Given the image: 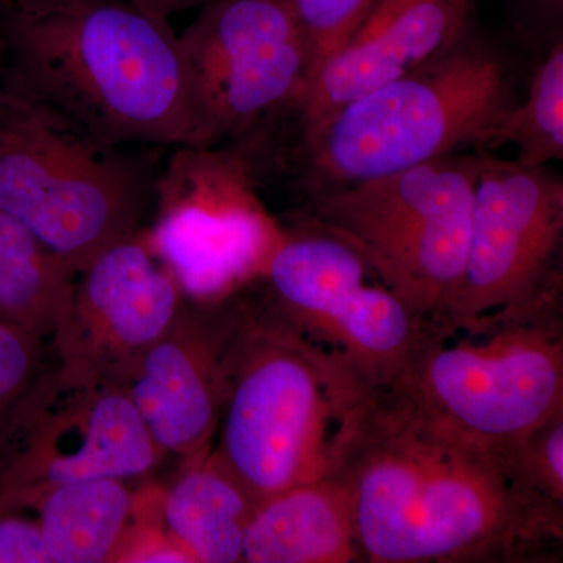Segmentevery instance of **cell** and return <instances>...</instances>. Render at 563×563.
I'll return each instance as SVG.
<instances>
[{"label": "cell", "instance_id": "12", "mask_svg": "<svg viewBox=\"0 0 563 563\" xmlns=\"http://www.w3.org/2000/svg\"><path fill=\"white\" fill-rule=\"evenodd\" d=\"M20 442L0 472V512L57 485L143 476L161 450L124 385L63 363L13 407Z\"/></svg>", "mask_w": 563, "mask_h": 563}, {"label": "cell", "instance_id": "27", "mask_svg": "<svg viewBox=\"0 0 563 563\" xmlns=\"http://www.w3.org/2000/svg\"><path fill=\"white\" fill-rule=\"evenodd\" d=\"M62 2L63 0H0V5L5 14H32Z\"/></svg>", "mask_w": 563, "mask_h": 563}, {"label": "cell", "instance_id": "24", "mask_svg": "<svg viewBox=\"0 0 563 563\" xmlns=\"http://www.w3.org/2000/svg\"><path fill=\"white\" fill-rule=\"evenodd\" d=\"M0 563H52L40 523L0 512Z\"/></svg>", "mask_w": 563, "mask_h": 563}, {"label": "cell", "instance_id": "7", "mask_svg": "<svg viewBox=\"0 0 563 563\" xmlns=\"http://www.w3.org/2000/svg\"><path fill=\"white\" fill-rule=\"evenodd\" d=\"M261 165L247 141L174 147L154 184L157 220L144 235L184 298L210 306L263 280L287 232L258 195Z\"/></svg>", "mask_w": 563, "mask_h": 563}, {"label": "cell", "instance_id": "21", "mask_svg": "<svg viewBox=\"0 0 563 563\" xmlns=\"http://www.w3.org/2000/svg\"><path fill=\"white\" fill-rule=\"evenodd\" d=\"M374 2L376 0H288L309 49L307 80L350 40Z\"/></svg>", "mask_w": 563, "mask_h": 563}, {"label": "cell", "instance_id": "13", "mask_svg": "<svg viewBox=\"0 0 563 563\" xmlns=\"http://www.w3.org/2000/svg\"><path fill=\"white\" fill-rule=\"evenodd\" d=\"M181 298L143 231L110 244L77 274L55 325L63 362L121 383L169 331Z\"/></svg>", "mask_w": 563, "mask_h": 563}, {"label": "cell", "instance_id": "8", "mask_svg": "<svg viewBox=\"0 0 563 563\" xmlns=\"http://www.w3.org/2000/svg\"><path fill=\"white\" fill-rule=\"evenodd\" d=\"M479 152L472 231L442 333H477L559 307L563 180L547 166Z\"/></svg>", "mask_w": 563, "mask_h": 563}, {"label": "cell", "instance_id": "23", "mask_svg": "<svg viewBox=\"0 0 563 563\" xmlns=\"http://www.w3.org/2000/svg\"><path fill=\"white\" fill-rule=\"evenodd\" d=\"M518 454L532 483L563 504V410L529 433Z\"/></svg>", "mask_w": 563, "mask_h": 563}, {"label": "cell", "instance_id": "5", "mask_svg": "<svg viewBox=\"0 0 563 563\" xmlns=\"http://www.w3.org/2000/svg\"><path fill=\"white\" fill-rule=\"evenodd\" d=\"M146 176L60 111L0 84V211L79 274L141 231Z\"/></svg>", "mask_w": 563, "mask_h": 563}, {"label": "cell", "instance_id": "3", "mask_svg": "<svg viewBox=\"0 0 563 563\" xmlns=\"http://www.w3.org/2000/svg\"><path fill=\"white\" fill-rule=\"evenodd\" d=\"M368 383L274 307L250 309L228 366L210 451L255 504L339 468Z\"/></svg>", "mask_w": 563, "mask_h": 563}, {"label": "cell", "instance_id": "18", "mask_svg": "<svg viewBox=\"0 0 563 563\" xmlns=\"http://www.w3.org/2000/svg\"><path fill=\"white\" fill-rule=\"evenodd\" d=\"M35 503L52 563L117 562L136 509L121 479L57 485Z\"/></svg>", "mask_w": 563, "mask_h": 563}, {"label": "cell", "instance_id": "25", "mask_svg": "<svg viewBox=\"0 0 563 563\" xmlns=\"http://www.w3.org/2000/svg\"><path fill=\"white\" fill-rule=\"evenodd\" d=\"M141 13L157 21L158 24L172 27V18L180 11L201 9L213 0H125Z\"/></svg>", "mask_w": 563, "mask_h": 563}, {"label": "cell", "instance_id": "19", "mask_svg": "<svg viewBox=\"0 0 563 563\" xmlns=\"http://www.w3.org/2000/svg\"><path fill=\"white\" fill-rule=\"evenodd\" d=\"M76 276L21 222L0 211V321L40 336L54 333Z\"/></svg>", "mask_w": 563, "mask_h": 563}, {"label": "cell", "instance_id": "10", "mask_svg": "<svg viewBox=\"0 0 563 563\" xmlns=\"http://www.w3.org/2000/svg\"><path fill=\"white\" fill-rule=\"evenodd\" d=\"M191 147L250 139L290 109L309 49L288 0H213L176 38Z\"/></svg>", "mask_w": 563, "mask_h": 563}, {"label": "cell", "instance_id": "11", "mask_svg": "<svg viewBox=\"0 0 563 563\" xmlns=\"http://www.w3.org/2000/svg\"><path fill=\"white\" fill-rule=\"evenodd\" d=\"M350 244L310 225L287 232L263 280L272 303L303 335L350 363L368 384L401 377L432 325L380 282Z\"/></svg>", "mask_w": 563, "mask_h": 563}, {"label": "cell", "instance_id": "26", "mask_svg": "<svg viewBox=\"0 0 563 563\" xmlns=\"http://www.w3.org/2000/svg\"><path fill=\"white\" fill-rule=\"evenodd\" d=\"M517 10L518 20L526 22H554L561 20L563 0H510Z\"/></svg>", "mask_w": 563, "mask_h": 563}, {"label": "cell", "instance_id": "22", "mask_svg": "<svg viewBox=\"0 0 563 563\" xmlns=\"http://www.w3.org/2000/svg\"><path fill=\"white\" fill-rule=\"evenodd\" d=\"M41 336L0 321V424L40 379Z\"/></svg>", "mask_w": 563, "mask_h": 563}, {"label": "cell", "instance_id": "2", "mask_svg": "<svg viewBox=\"0 0 563 563\" xmlns=\"http://www.w3.org/2000/svg\"><path fill=\"white\" fill-rule=\"evenodd\" d=\"M177 35L125 0H63L5 14L0 84L111 147L191 146Z\"/></svg>", "mask_w": 563, "mask_h": 563}, {"label": "cell", "instance_id": "6", "mask_svg": "<svg viewBox=\"0 0 563 563\" xmlns=\"http://www.w3.org/2000/svg\"><path fill=\"white\" fill-rule=\"evenodd\" d=\"M479 166V152H455L314 196L309 225L350 244L437 329L465 268Z\"/></svg>", "mask_w": 563, "mask_h": 563}, {"label": "cell", "instance_id": "15", "mask_svg": "<svg viewBox=\"0 0 563 563\" xmlns=\"http://www.w3.org/2000/svg\"><path fill=\"white\" fill-rule=\"evenodd\" d=\"M474 0H376L290 109L312 131L354 99L440 57L473 31Z\"/></svg>", "mask_w": 563, "mask_h": 563}, {"label": "cell", "instance_id": "9", "mask_svg": "<svg viewBox=\"0 0 563 563\" xmlns=\"http://www.w3.org/2000/svg\"><path fill=\"white\" fill-rule=\"evenodd\" d=\"M559 310L477 333L432 329L398 380L462 431L520 444L563 410Z\"/></svg>", "mask_w": 563, "mask_h": 563}, {"label": "cell", "instance_id": "16", "mask_svg": "<svg viewBox=\"0 0 563 563\" xmlns=\"http://www.w3.org/2000/svg\"><path fill=\"white\" fill-rule=\"evenodd\" d=\"M242 562H363L344 485L324 477L258 504L244 532Z\"/></svg>", "mask_w": 563, "mask_h": 563}, {"label": "cell", "instance_id": "17", "mask_svg": "<svg viewBox=\"0 0 563 563\" xmlns=\"http://www.w3.org/2000/svg\"><path fill=\"white\" fill-rule=\"evenodd\" d=\"M161 507L166 531L192 562H242L244 532L257 504L213 454L195 459Z\"/></svg>", "mask_w": 563, "mask_h": 563}, {"label": "cell", "instance_id": "14", "mask_svg": "<svg viewBox=\"0 0 563 563\" xmlns=\"http://www.w3.org/2000/svg\"><path fill=\"white\" fill-rule=\"evenodd\" d=\"M179 313L121 380L162 454L199 459L220 426L228 366L247 309L235 299Z\"/></svg>", "mask_w": 563, "mask_h": 563}, {"label": "cell", "instance_id": "20", "mask_svg": "<svg viewBox=\"0 0 563 563\" xmlns=\"http://www.w3.org/2000/svg\"><path fill=\"white\" fill-rule=\"evenodd\" d=\"M510 144L518 163L547 166L563 158V41L555 40L533 70L521 102L504 111L479 151ZM477 152V151H476Z\"/></svg>", "mask_w": 563, "mask_h": 563}, {"label": "cell", "instance_id": "4", "mask_svg": "<svg viewBox=\"0 0 563 563\" xmlns=\"http://www.w3.org/2000/svg\"><path fill=\"white\" fill-rule=\"evenodd\" d=\"M517 102L512 65L473 31L453 49L365 92L302 132L314 196L472 147Z\"/></svg>", "mask_w": 563, "mask_h": 563}, {"label": "cell", "instance_id": "28", "mask_svg": "<svg viewBox=\"0 0 563 563\" xmlns=\"http://www.w3.org/2000/svg\"><path fill=\"white\" fill-rule=\"evenodd\" d=\"M0 74H2V44H0Z\"/></svg>", "mask_w": 563, "mask_h": 563}, {"label": "cell", "instance_id": "1", "mask_svg": "<svg viewBox=\"0 0 563 563\" xmlns=\"http://www.w3.org/2000/svg\"><path fill=\"white\" fill-rule=\"evenodd\" d=\"M333 476L350 496L363 561H547L563 504L532 483L518 444L488 442L401 380L369 384Z\"/></svg>", "mask_w": 563, "mask_h": 563}]
</instances>
